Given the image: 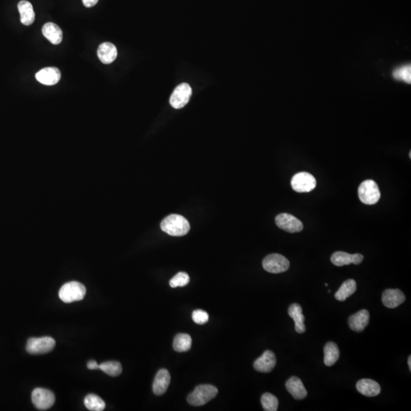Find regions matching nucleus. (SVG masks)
I'll use <instances>...</instances> for the list:
<instances>
[{
	"instance_id": "aec40b11",
	"label": "nucleus",
	"mask_w": 411,
	"mask_h": 411,
	"mask_svg": "<svg viewBox=\"0 0 411 411\" xmlns=\"http://www.w3.org/2000/svg\"><path fill=\"white\" fill-rule=\"evenodd\" d=\"M98 56L104 64H110L117 58V47L112 43L105 42L98 47Z\"/></svg>"
},
{
	"instance_id": "2eb2a0df",
	"label": "nucleus",
	"mask_w": 411,
	"mask_h": 411,
	"mask_svg": "<svg viewBox=\"0 0 411 411\" xmlns=\"http://www.w3.org/2000/svg\"><path fill=\"white\" fill-rule=\"evenodd\" d=\"M406 299L402 291L398 289H386L382 293V302L387 308H394L401 305Z\"/></svg>"
},
{
	"instance_id": "cd10ccee",
	"label": "nucleus",
	"mask_w": 411,
	"mask_h": 411,
	"mask_svg": "<svg viewBox=\"0 0 411 411\" xmlns=\"http://www.w3.org/2000/svg\"><path fill=\"white\" fill-rule=\"evenodd\" d=\"M262 404L266 411H276L279 406V401L276 396L270 393H265L262 397Z\"/></svg>"
},
{
	"instance_id": "9d476101",
	"label": "nucleus",
	"mask_w": 411,
	"mask_h": 411,
	"mask_svg": "<svg viewBox=\"0 0 411 411\" xmlns=\"http://www.w3.org/2000/svg\"><path fill=\"white\" fill-rule=\"evenodd\" d=\"M275 221L277 226L290 233L299 232L303 229L302 223L291 214L281 213L276 217Z\"/></svg>"
},
{
	"instance_id": "b1692460",
	"label": "nucleus",
	"mask_w": 411,
	"mask_h": 411,
	"mask_svg": "<svg viewBox=\"0 0 411 411\" xmlns=\"http://www.w3.org/2000/svg\"><path fill=\"white\" fill-rule=\"evenodd\" d=\"M356 290V282L354 280H347L343 282L338 289L337 292L335 293V297L336 300L340 301H345L350 296H352Z\"/></svg>"
},
{
	"instance_id": "9b49d317",
	"label": "nucleus",
	"mask_w": 411,
	"mask_h": 411,
	"mask_svg": "<svg viewBox=\"0 0 411 411\" xmlns=\"http://www.w3.org/2000/svg\"><path fill=\"white\" fill-rule=\"evenodd\" d=\"M277 364L275 354L270 350H266L254 362V368L260 373H268L274 370Z\"/></svg>"
},
{
	"instance_id": "7ed1b4c3",
	"label": "nucleus",
	"mask_w": 411,
	"mask_h": 411,
	"mask_svg": "<svg viewBox=\"0 0 411 411\" xmlns=\"http://www.w3.org/2000/svg\"><path fill=\"white\" fill-rule=\"evenodd\" d=\"M86 289L82 283L75 281L67 282L59 289V299L65 303H71L82 300L86 296Z\"/></svg>"
},
{
	"instance_id": "c85d7f7f",
	"label": "nucleus",
	"mask_w": 411,
	"mask_h": 411,
	"mask_svg": "<svg viewBox=\"0 0 411 411\" xmlns=\"http://www.w3.org/2000/svg\"><path fill=\"white\" fill-rule=\"evenodd\" d=\"M392 75L396 79L403 80L404 82L411 83V65H405L396 69Z\"/></svg>"
},
{
	"instance_id": "dca6fc26",
	"label": "nucleus",
	"mask_w": 411,
	"mask_h": 411,
	"mask_svg": "<svg viewBox=\"0 0 411 411\" xmlns=\"http://www.w3.org/2000/svg\"><path fill=\"white\" fill-rule=\"evenodd\" d=\"M171 382V375L168 371L165 369H162L157 373L154 379L152 390L154 394L157 396L162 395L168 390L169 384Z\"/></svg>"
},
{
	"instance_id": "c756f323",
	"label": "nucleus",
	"mask_w": 411,
	"mask_h": 411,
	"mask_svg": "<svg viewBox=\"0 0 411 411\" xmlns=\"http://www.w3.org/2000/svg\"><path fill=\"white\" fill-rule=\"evenodd\" d=\"M189 282H190V277H189L188 274H186L185 272H180L173 277L172 279L169 282V284H170V286L172 288L183 287V286L187 285Z\"/></svg>"
},
{
	"instance_id": "0eeeda50",
	"label": "nucleus",
	"mask_w": 411,
	"mask_h": 411,
	"mask_svg": "<svg viewBox=\"0 0 411 411\" xmlns=\"http://www.w3.org/2000/svg\"><path fill=\"white\" fill-rule=\"evenodd\" d=\"M292 187L298 193H308L316 188L317 185L315 177L308 172H299L292 178Z\"/></svg>"
},
{
	"instance_id": "f3484780",
	"label": "nucleus",
	"mask_w": 411,
	"mask_h": 411,
	"mask_svg": "<svg viewBox=\"0 0 411 411\" xmlns=\"http://www.w3.org/2000/svg\"><path fill=\"white\" fill-rule=\"evenodd\" d=\"M356 389L362 395L375 397L381 392V387L378 382L370 378H363L356 383Z\"/></svg>"
},
{
	"instance_id": "7c9ffc66",
	"label": "nucleus",
	"mask_w": 411,
	"mask_h": 411,
	"mask_svg": "<svg viewBox=\"0 0 411 411\" xmlns=\"http://www.w3.org/2000/svg\"><path fill=\"white\" fill-rule=\"evenodd\" d=\"M192 318L196 324H204L209 320V315L207 312L203 310H195L192 314Z\"/></svg>"
},
{
	"instance_id": "f03ea898",
	"label": "nucleus",
	"mask_w": 411,
	"mask_h": 411,
	"mask_svg": "<svg viewBox=\"0 0 411 411\" xmlns=\"http://www.w3.org/2000/svg\"><path fill=\"white\" fill-rule=\"evenodd\" d=\"M218 394V389L210 385H201L196 389L187 397V402L192 406H202L214 398Z\"/></svg>"
},
{
	"instance_id": "bb28decb",
	"label": "nucleus",
	"mask_w": 411,
	"mask_h": 411,
	"mask_svg": "<svg viewBox=\"0 0 411 411\" xmlns=\"http://www.w3.org/2000/svg\"><path fill=\"white\" fill-rule=\"evenodd\" d=\"M99 370L112 377L118 376L122 373V366L120 362L109 361L99 365Z\"/></svg>"
},
{
	"instance_id": "72a5a7b5",
	"label": "nucleus",
	"mask_w": 411,
	"mask_h": 411,
	"mask_svg": "<svg viewBox=\"0 0 411 411\" xmlns=\"http://www.w3.org/2000/svg\"><path fill=\"white\" fill-rule=\"evenodd\" d=\"M408 366H409L410 370H411V355H410L409 358H408Z\"/></svg>"
},
{
	"instance_id": "423d86ee",
	"label": "nucleus",
	"mask_w": 411,
	"mask_h": 411,
	"mask_svg": "<svg viewBox=\"0 0 411 411\" xmlns=\"http://www.w3.org/2000/svg\"><path fill=\"white\" fill-rule=\"evenodd\" d=\"M289 260L280 254L267 255L263 261V267L271 274H281L289 268Z\"/></svg>"
},
{
	"instance_id": "f257e3e1",
	"label": "nucleus",
	"mask_w": 411,
	"mask_h": 411,
	"mask_svg": "<svg viewBox=\"0 0 411 411\" xmlns=\"http://www.w3.org/2000/svg\"><path fill=\"white\" fill-rule=\"evenodd\" d=\"M161 228L171 236H184L188 233L190 226L189 222L184 216L171 214L162 220Z\"/></svg>"
},
{
	"instance_id": "393cba45",
	"label": "nucleus",
	"mask_w": 411,
	"mask_h": 411,
	"mask_svg": "<svg viewBox=\"0 0 411 411\" xmlns=\"http://www.w3.org/2000/svg\"><path fill=\"white\" fill-rule=\"evenodd\" d=\"M192 345L191 336L187 334H178L175 336L173 343V348L178 353L187 352Z\"/></svg>"
},
{
	"instance_id": "6e6552de",
	"label": "nucleus",
	"mask_w": 411,
	"mask_h": 411,
	"mask_svg": "<svg viewBox=\"0 0 411 411\" xmlns=\"http://www.w3.org/2000/svg\"><path fill=\"white\" fill-rule=\"evenodd\" d=\"M32 399L35 408L40 411L49 409L55 402V395L52 392L40 388L32 392Z\"/></svg>"
},
{
	"instance_id": "412c9836",
	"label": "nucleus",
	"mask_w": 411,
	"mask_h": 411,
	"mask_svg": "<svg viewBox=\"0 0 411 411\" xmlns=\"http://www.w3.org/2000/svg\"><path fill=\"white\" fill-rule=\"evenodd\" d=\"M44 37L54 45H58L63 40V32L57 25L52 22L46 23L42 28Z\"/></svg>"
},
{
	"instance_id": "4468645a",
	"label": "nucleus",
	"mask_w": 411,
	"mask_h": 411,
	"mask_svg": "<svg viewBox=\"0 0 411 411\" xmlns=\"http://www.w3.org/2000/svg\"><path fill=\"white\" fill-rule=\"evenodd\" d=\"M370 312L362 309L349 318V327L355 332H362L370 323Z\"/></svg>"
},
{
	"instance_id": "6ab92c4d",
	"label": "nucleus",
	"mask_w": 411,
	"mask_h": 411,
	"mask_svg": "<svg viewBox=\"0 0 411 411\" xmlns=\"http://www.w3.org/2000/svg\"><path fill=\"white\" fill-rule=\"evenodd\" d=\"M289 316L294 320L295 329L299 334L305 332V316L302 313L301 305L297 303L292 304L288 310Z\"/></svg>"
},
{
	"instance_id": "f8f14e48",
	"label": "nucleus",
	"mask_w": 411,
	"mask_h": 411,
	"mask_svg": "<svg viewBox=\"0 0 411 411\" xmlns=\"http://www.w3.org/2000/svg\"><path fill=\"white\" fill-rule=\"evenodd\" d=\"M36 79L46 86H54L61 78V73L56 67H46L37 73Z\"/></svg>"
},
{
	"instance_id": "39448f33",
	"label": "nucleus",
	"mask_w": 411,
	"mask_h": 411,
	"mask_svg": "<svg viewBox=\"0 0 411 411\" xmlns=\"http://www.w3.org/2000/svg\"><path fill=\"white\" fill-rule=\"evenodd\" d=\"M55 345L56 341L51 336L30 338L27 343L26 350L30 354L39 355L51 352Z\"/></svg>"
},
{
	"instance_id": "1a4fd4ad",
	"label": "nucleus",
	"mask_w": 411,
	"mask_h": 411,
	"mask_svg": "<svg viewBox=\"0 0 411 411\" xmlns=\"http://www.w3.org/2000/svg\"><path fill=\"white\" fill-rule=\"evenodd\" d=\"M192 89L187 83H182L174 89L170 98V104L175 109L184 108L188 103Z\"/></svg>"
},
{
	"instance_id": "5701e85b",
	"label": "nucleus",
	"mask_w": 411,
	"mask_h": 411,
	"mask_svg": "<svg viewBox=\"0 0 411 411\" xmlns=\"http://www.w3.org/2000/svg\"><path fill=\"white\" fill-rule=\"evenodd\" d=\"M324 362L325 366H332L340 358V350L334 342H328L324 349Z\"/></svg>"
},
{
	"instance_id": "2f4dec72",
	"label": "nucleus",
	"mask_w": 411,
	"mask_h": 411,
	"mask_svg": "<svg viewBox=\"0 0 411 411\" xmlns=\"http://www.w3.org/2000/svg\"><path fill=\"white\" fill-rule=\"evenodd\" d=\"M87 368L91 370H99V365L95 360H90L87 363Z\"/></svg>"
},
{
	"instance_id": "a211bd4d",
	"label": "nucleus",
	"mask_w": 411,
	"mask_h": 411,
	"mask_svg": "<svg viewBox=\"0 0 411 411\" xmlns=\"http://www.w3.org/2000/svg\"><path fill=\"white\" fill-rule=\"evenodd\" d=\"M286 388L296 400H302L307 396V391L301 379L298 377L293 376L286 382Z\"/></svg>"
},
{
	"instance_id": "4be33fe9",
	"label": "nucleus",
	"mask_w": 411,
	"mask_h": 411,
	"mask_svg": "<svg viewBox=\"0 0 411 411\" xmlns=\"http://www.w3.org/2000/svg\"><path fill=\"white\" fill-rule=\"evenodd\" d=\"M18 9L19 11L20 19L23 25L26 26L32 25L35 21V14L32 3L22 0L18 4Z\"/></svg>"
},
{
	"instance_id": "a878e982",
	"label": "nucleus",
	"mask_w": 411,
	"mask_h": 411,
	"mask_svg": "<svg viewBox=\"0 0 411 411\" xmlns=\"http://www.w3.org/2000/svg\"><path fill=\"white\" fill-rule=\"evenodd\" d=\"M84 404L88 410L92 411H104L105 408V401L95 394H89L84 399Z\"/></svg>"
},
{
	"instance_id": "ddd939ff",
	"label": "nucleus",
	"mask_w": 411,
	"mask_h": 411,
	"mask_svg": "<svg viewBox=\"0 0 411 411\" xmlns=\"http://www.w3.org/2000/svg\"><path fill=\"white\" fill-rule=\"evenodd\" d=\"M331 261L333 264L336 267H343L344 265L360 264L363 261V256L360 254L350 255L344 251H336L334 253L331 258Z\"/></svg>"
},
{
	"instance_id": "473e14b6",
	"label": "nucleus",
	"mask_w": 411,
	"mask_h": 411,
	"mask_svg": "<svg viewBox=\"0 0 411 411\" xmlns=\"http://www.w3.org/2000/svg\"><path fill=\"white\" fill-rule=\"evenodd\" d=\"M98 2V0H82L84 5L87 8L93 7Z\"/></svg>"
},
{
	"instance_id": "20e7f679",
	"label": "nucleus",
	"mask_w": 411,
	"mask_h": 411,
	"mask_svg": "<svg viewBox=\"0 0 411 411\" xmlns=\"http://www.w3.org/2000/svg\"><path fill=\"white\" fill-rule=\"evenodd\" d=\"M358 195L361 202L366 205H374L379 201L381 193L375 181L366 180L359 185Z\"/></svg>"
}]
</instances>
